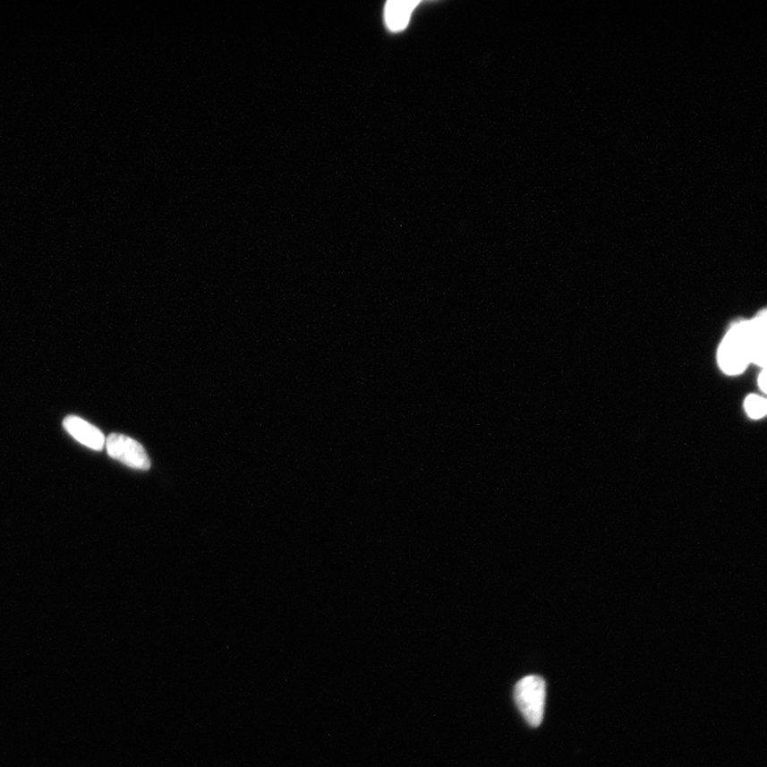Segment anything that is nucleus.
Returning <instances> with one entry per match:
<instances>
[{
	"instance_id": "obj_6",
	"label": "nucleus",
	"mask_w": 767,
	"mask_h": 767,
	"mask_svg": "<svg viewBox=\"0 0 767 767\" xmlns=\"http://www.w3.org/2000/svg\"><path fill=\"white\" fill-rule=\"evenodd\" d=\"M419 4L420 2H411V0H390L385 4L386 25L394 32L405 30L408 22H410L413 9Z\"/></svg>"
},
{
	"instance_id": "obj_4",
	"label": "nucleus",
	"mask_w": 767,
	"mask_h": 767,
	"mask_svg": "<svg viewBox=\"0 0 767 767\" xmlns=\"http://www.w3.org/2000/svg\"><path fill=\"white\" fill-rule=\"evenodd\" d=\"M750 362L766 365V315H761L753 321L744 322Z\"/></svg>"
},
{
	"instance_id": "obj_3",
	"label": "nucleus",
	"mask_w": 767,
	"mask_h": 767,
	"mask_svg": "<svg viewBox=\"0 0 767 767\" xmlns=\"http://www.w3.org/2000/svg\"><path fill=\"white\" fill-rule=\"evenodd\" d=\"M108 455L115 460L137 470H149L150 460L141 444L128 436L111 434L106 440Z\"/></svg>"
},
{
	"instance_id": "obj_2",
	"label": "nucleus",
	"mask_w": 767,
	"mask_h": 767,
	"mask_svg": "<svg viewBox=\"0 0 767 767\" xmlns=\"http://www.w3.org/2000/svg\"><path fill=\"white\" fill-rule=\"evenodd\" d=\"M719 362L727 374L736 375L746 371L750 356L744 322L736 324L726 335L720 346Z\"/></svg>"
},
{
	"instance_id": "obj_7",
	"label": "nucleus",
	"mask_w": 767,
	"mask_h": 767,
	"mask_svg": "<svg viewBox=\"0 0 767 767\" xmlns=\"http://www.w3.org/2000/svg\"><path fill=\"white\" fill-rule=\"evenodd\" d=\"M746 410L750 418H763L767 412L766 400L759 396H749L746 401Z\"/></svg>"
},
{
	"instance_id": "obj_5",
	"label": "nucleus",
	"mask_w": 767,
	"mask_h": 767,
	"mask_svg": "<svg viewBox=\"0 0 767 767\" xmlns=\"http://www.w3.org/2000/svg\"><path fill=\"white\" fill-rule=\"evenodd\" d=\"M64 427L67 433L89 449L95 451L104 449L106 445L104 434L85 420L76 416H69L64 420Z\"/></svg>"
},
{
	"instance_id": "obj_8",
	"label": "nucleus",
	"mask_w": 767,
	"mask_h": 767,
	"mask_svg": "<svg viewBox=\"0 0 767 767\" xmlns=\"http://www.w3.org/2000/svg\"><path fill=\"white\" fill-rule=\"evenodd\" d=\"M759 388H761V390L763 391V393H766V372H765V371L761 372V374L759 375Z\"/></svg>"
},
{
	"instance_id": "obj_1",
	"label": "nucleus",
	"mask_w": 767,
	"mask_h": 767,
	"mask_svg": "<svg viewBox=\"0 0 767 767\" xmlns=\"http://www.w3.org/2000/svg\"><path fill=\"white\" fill-rule=\"evenodd\" d=\"M514 696L526 723L532 727H539L545 712V680L535 675L524 677L515 686Z\"/></svg>"
}]
</instances>
